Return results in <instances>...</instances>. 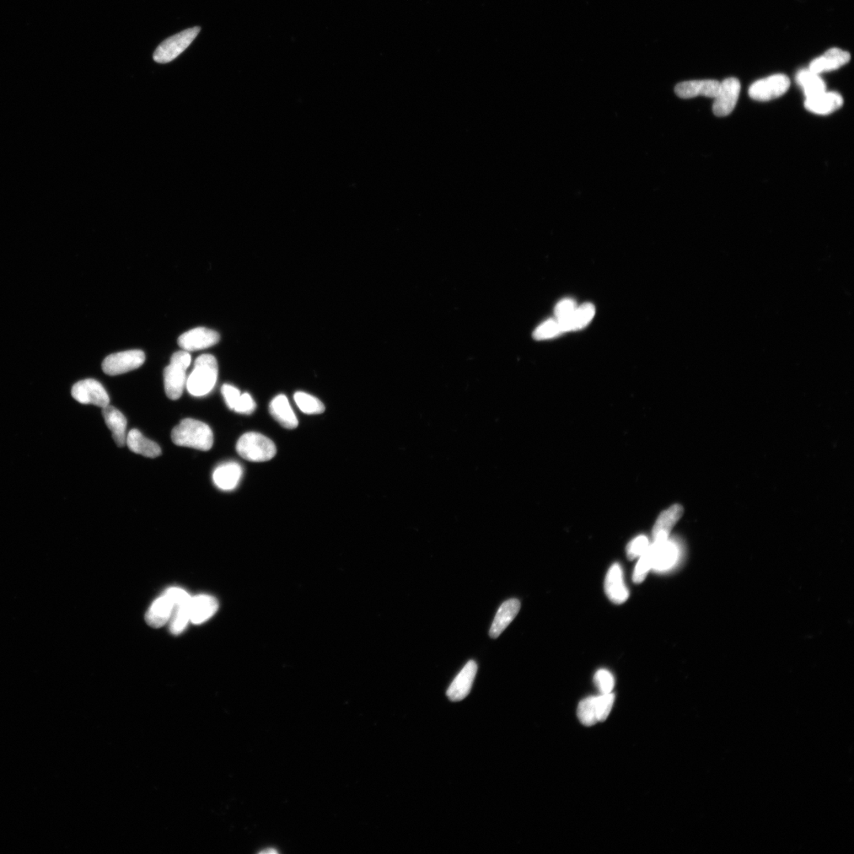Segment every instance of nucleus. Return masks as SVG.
I'll return each mask as SVG.
<instances>
[{"label":"nucleus","mask_w":854,"mask_h":854,"mask_svg":"<svg viewBox=\"0 0 854 854\" xmlns=\"http://www.w3.org/2000/svg\"><path fill=\"white\" fill-rule=\"evenodd\" d=\"M219 340L217 332L206 327H196L182 334L179 345L185 352H196L216 345Z\"/></svg>","instance_id":"obj_11"},{"label":"nucleus","mask_w":854,"mask_h":854,"mask_svg":"<svg viewBox=\"0 0 854 854\" xmlns=\"http://www.w3.org/2000/svg\"><path fill=\"white\" fill-rule=\"evenodd\" d=\"M190 354L185 351L173 354L170 364L164 370V385L168 398L176 400L181 398L186 386V372L191 363Z\"/></svg>","instance_id":"obj_3"},{"label":"nucleus","mask_w":854,"mask_h":854,"mask_svg":"<svg viewBox=\"0 0 854 854\" xmlns=\"http://www.w3.org/2000/svg\"><path fill=\"white\" fill-rule=\"evenodd\" d=\"M236 449L241 458L251 462L268 461L276 454V445L272 440L256 432L243 434L239 438Z\"/></svg>","instance_id":"obj_4"},{"label":"nucleus","mask_w":854,"mask_h":854,"mask_svg":"<svg viewBox=\"0 0 854 854\" xmlns=\"http://www.w3.org/2000/svg\"><path fill=\"white\" fill-rule=\"evenodd\" d=\"M201 28L187 29L165 40L154 53V61L159 63H167L175 60L195 40L201 32Z\"/></svg>","instance_id":"obj_5"},{"label":"nucleus","mask_w":854,"mask_h":854,"mask_svg":"<svg viewBox=\"0 0 854 854\" xmlns=\"http://www.w3.org/2000/svg\"><path fill=\"white\" fill-rule=\"evenodd\" d=\"M740 89L739 80L733 77L720 83L719 91L713 105L714 115L723 117L731 114L738 104Z\"/></svg>","instance_id":"obj_10"},{"label":"nucleus","mask_w":854,"mask_h":854,"mask_svg":"<svg viewBox=\"0 0 854 854\" xmlns=\"http://www.w3.org/2000/svg\"><path fill=\"white\" fill-rule=\"evenodd\" d=\"M520 609V602L518 600L510 599L505 601L494 619L490 632H489L491 638L496 639L500 636L518 616Z\"/></svg>","instance_id":"obj_19"},{"label":"nucleus","mask_w":854,"mask_h":854,"mask_svg":"<svg viewBox=\"0 0 854 854\" xmlns=\"http://www.w3.org/2000/svg\"><path fill=\"white\" fill-rule=\"evenodd\" d=\"M789 87L791 80L787 75L776 74L755 82L749 88V94L753 100L768 101L786 94Z\"/></svg>","instance_id":"obj_6"},{"label":"nucleus","mask_w":854,"mask_h":854,"mask_svg":"<svg viewBox=\"0 0 854 854\" xmlns=\"http://www.w3.org/2000/svg\"><path fill=\"white\" fill-rule=\"evenodd\" d=\"M648 553L654 571H667L678 561V547L669 539L654 541L653 545H649Z\"/></svg>","instance_id":"obj_12"},{"label":"nucleus","mask_w":854,"mask_h":854,"mask_svg":"<svg viewBox=\"0 0 854 854\" xmlns=\"http://www.w3.org/2000/svg\"><path fill=\"white\" fill-rule=\"evenodd\" d=\"M294 399L299 409L307 415H319L325 411L323 403L316 397L303 393V392H298L295 394Z\"/></svg>","instance_id":"obj_28"},{"label":"nucleus","mask_w":854,"mask_h":854,"mask_svg":"<svg viewBox=\"0 0 854 854\" xmlns=\"http://www.w3.org/2000/svg\"><path fill=\"white\" fill-rule=\"evenodd\" d=\"M173 608V600L165 592L150 606L146 616L148 624L154 628L163 627L170 620Z\"/></svg>","instance_id":"obj_24"},{"label":"nucleus","mask_w":854,"mask_h":854,"mask_svg":"<svg viewBox=\"0 0 854 854\" xmlns=\"http://www.w3.org/2000/svg\"><path fill=\"white\" fill-rule=\"evenodd\" d=\"M720 88V82L713 79L692 80L675 85V93L681 99H689L698 96L715 98Z\"/></svg>","instance_id":"obj_14"},{"label":"nucleus","mask_w":854,"mask_h":854,"mask_svg":"<svg viewBox=\"0 0 854 854\" xmlns=\"http://www.w3.org/2000/svg\"><path fill=\"white\" fill-rule=\"evenodd\" d=\"M851 60L850 52L839 48H831L824 55L811 62L809 70L817 74L835 71L846 65Z\"/></svg>","instance_id":"obj_15"},{"label":"nucleus","mask_w":854,"mask_h":854,"mask_svg":"<svg viewBox=\"0 0 854 854\" xmlns=\"http://www.w3.org/2000/svg\"><path fill=\"white\" fill-rule=\"evenodd\" d=\"M173 600L174 608L170 618V631L174 635H179L185 629L187 622L190 621V601L192 598L185 590L180 588H170L165 591Z\"/></svg>","instance_id":"obj_7"},{"label":"nucleus","mask_w":854,"mask_h":854,"mask_svg":"<svg viewBox=\"0 0 854 854\" xmlns=\"http://www.w3.org/2000/svg\"><path fill=\"white\" fill-rule=\"evenodd\" d=\"M126 443L132 452L146 458H155L162 454V449L157 443L145 438L141 431L133 429L128 433Z\"/></svg>","instance_id":"obj_25"},{"label":"nucleus","mask_w":854,"mask_h":854,"mask_svg":"<svg viewBox=\"0 0 854 854\" xmlns=\"http://www.w3.org/2000/svg\"><path fill=\"white\" fill-rule=\"evenodd\" d=\"M578 717L584 726H592L598 722L595 696L584 698L578 707Z\"/></svg>","instance_id":"obj_29"},{"label":"nucleus","mask_w":854,"mask_h":854,"mask_svg":"<svg viewBox=\"0 0 854 854\" xmlns=\"http://www.w3.org/2000/svg\"><path fill=\"white\" fill-rule=\"evenodd\" d=\"M652 569L651 556L648 551L639 558V560L633 574V581L636 584L642 583L646 579L648 573Z\"/></svg>","instance_id":"obj_34"},{"label":"nucleus","mask_w":854,"mask_h":854,"mask_svg":"<svg viewBox=\"0 0 854 854\" xmlns=\"http://www.w3.org/2000/svg\"><path fill=\"white\" fill-rule=\"evenodd\" d=\"M649 541L646 536H639L629 542L627 547V554L630 560L640 558L649 547Z\"/></svg>","instance_id":"obj_33"},{"label":"nucleus","mask_w":854,"mask_h":854,"mask_svg":"<svg viewBox=\"0 0 854 854\" xmlns=\"http://www.w3.org/2000/svg\"><path fill=\"white\" fill-rule=\"evenodd\" d=\"M562 334L560 325L556 320H549L540 325L533 332V338L536 340H549L551 338Z\"/></svg>","instance_id":"obj_31"},{"label":"nucleus","mask_w":854,"mask_h":854,"mask_svg":"<svg viewBox=\"0 0 854 854\" xmlns=\"http://www.w3.org/2000/svg\"><path fill=\"white\" fill-rule=\"evenodd\" d=\"M797 83L804 91L805 98H811L826 91V83L820 74L804 69L797 74Z\"/></svg>","instance_id":"obj_27"},{"label":"nucleus","mask_w":854,"mask_h":854,"mask_svg":"<svg viewBox=\"0 0 854 854\" xmlns=\"http://www.w3.org/2000/svg\"><path fill=\"white\" fill-rule=\"evenodd\" d=\"M614 702L615 695L612 692L609 693V694H601L600 696L595 697L598 722H604L608 718L612 706L614 705Z\"/></svg>","instance_id":"obj_30"},{"label":"nucleus","mask_w":854,"mask_h":854,"mask_svg":"<svg viewBox=\"0 0 854 854\" xmlns=\"http://www.w3.org/2000/svg\"><path fill=\"white\" fill-rule=\"evenodd\" d=\"M843 105L842 96L837 92H826L807 98L804 101L806 110L815 114L828 115Z\"/></svg>","instance_id":"obj_17"},{"label":"nucleus","mask_w":854,"mask_h":854,"mask_svg":"<svg viewBox=\"0 0 854 854\" xmlns=\"http://www.w3.org/2000/svg\"><path fill=\"white\" fill-rule=\"evenodd\" d=\"M218 374L217 360L212 354H203L195 362L186 387L189 393L194 396H203L211 393L216 384Z\"/></svg>","instance_id":"obj_2"},{"label":"nucleus","mask_w":854,"mask_h":854,"mask_svg":"<svg viewBox=\"0 0 854 854\" xmlns=\"http://www.w3.org/2000/svg\"><path fill=\"white\" fill-rule=\"evenodd\" d=\"M577 308V305L572 299H564L556 306L555 315L557 321L565 320L571 316Z\"/></svg>","instance_id":"obj_35"},{"label":"nucleus","mask_w":854,"mask_h":854,"mask_svg":"<svg viewBox=\"0 0 854 854\" xmlns=\"http://www.w3.org/2000/svg\"><path fill=\"white\" fill-rule=\"evenodd\" d=\"M172 441L179 447L208 451L213 447L214 435L212 429L201 421L185 418L174 428Z\"/></svg>","instance_id":"obj_1"},{"label":"nucleus","mask_w":854,"mask_h":854,"mask_svg":"<svg viewBox=\"0 0 854 854\" xmlns=\"http://www.w3.org/2000/svg\"><path fill=\"white\" fill-rule=\"evenodd\" d=\"M243 476V468L236 462L223 464L214 470L213 481L223 491H232L237 487Z\"/></svg>","instance_id":"obj_20"},{"label":"nucleus","mask_w":854,"mask_h":854,"mask_svg":"<svg viewBox=\"0 0 854 854\" xmlns=\"http://www.w3.org/2000/svg\"><path fill=\"white\" fill-rule=\"evenodd\" d=\"M477 664L474 660H469L460 671V673L451 684L447 695L453 702L463 700L469 695L477 673Z\"/></svg>","instance_id":"obj_13"},{"label":"nucleus","mask_w":854,"mask_h":854,"mask_svg":"<svg viewBox=\"0 0 854 854\" xmlns=\"http://www.w3.org/2000/svg\"><path fill=\"white\" fill-rule=\"evenodd\" d=\"M594 684L601 694H609L615 687V679L609 671L600 669L594 675Z\"/></svg>","instance_id":"obj_32"},{"label":"nucleus","mask_w":854,"mask_h":854,"mask_svg":"<svg viewBox=\"0 0 854 854\" xmlns=\"http://www.w3.org/2000/svg\"><path fill=\"white\" fill-rule=\"evenodd\" d=\"M102 414L117 447H125L127 439V420L125 416L116 407L110 405L102 408Z\"/></svg>","instance_id":"obj_22"},{"label":"nucleus","mask_w":854,"mask_h":854,"mask_svg":"<svg viewBox=\"0 0 854 854\" xmlns=\"http://www.w3.org/2000/svg\"><path fill=\"white\" fill-rule=\"evenodd\" d=\"M73 398L83 405H93L103 408L110 405V396L104 387L94 379L79 381L72 387Z\"/></svg>","instance_id":"obj_9"},{"label":"nucleus","mask_w":854,"mask_h":854,"mask_svg":"<svg viewBox=\"0 0 854 854\" xmlns=\"http://www.w3.org/2000/svg\"><path fill=\"white\" fill-rule=\"evenodd\" d=\"M218 609V600L209 595H199L190 601V621L201 624L210 619Z\"/></svg>","instance_id":"obj_21"},{"label":"nucleus","mask_w":854,"mask_h":854,"mask_svg":"<svg viewBox=\"0 0 854 854\" xmlns=\"http://www.w3.org/2000/svg\"><path fill=\"white\" fill-rule=\"evenodd\" d=\"M594 315V305L590 303H585L581 306H577L576 310L567 319L562 321L556 320L560 327L562 333H563L583 329L593 320Z\"/></svg>","instance_id":"obj_26"},{"label":"nucleus","mask_w":854,"mask_h":854,"mask_svg":"<svg viewBox=\"0 0 854 854\" xmlns=\"http://www.w3.org/2000/svg\"><path fill=\"white\" fill-rule=\"evenodd\" d=\"M145 362V354L142 351L132 350L110 354L102 363L103 372L110 376H116L132 372L142 366Z\"/></svg>","instance_id":"obj_8"},{"label":"nucleus","mask_w":854,"mask_h":854,"mask_svg":"<svg viewBox=\"0 0 854 854\" xmlns=\"http://www.w3.org/2000/svg\"><path fill=\"white\" fill-rule=\"evenodd\" d=\"M684 514V508L675 504L660 514L653 529L654 541H663L669 538L671 531L678 522Z\"/></svg>","instance_id":"obj_18"},{"label":"nucleus","mask_w":854,"mask_h":854,"mask_svg":"<svg viewBox=\"0 0 854 854\" xmlns=\"http://www.w3.org/2000/svg\"><path fill=\"white\" fill-rule=\"evenodd\" d=\"M222 394L224 397L225 404H227L230 410L234 411V407L237 405L241 395L240 391L237 388H235L234 386L224 385L222 389Z\"/></svg>","instance_id":"obj_36"},{"label":"nucleus","mask_w":854,"mask_h":854,"mask_svg":"<svg viewBox=\"0 0 854 854\" xmlns=\"http://www.w3.org/2000/svg\"><path fill=\"white\" fill-rule=\"evenodd\" d=\"M256 403L249 394H243L241 395L240 399L237 405L235 406L234 411L244 415H250L256 409Z\"/></svg>","instance_id":"obj_37"},{"label":"nucleus","mask_w":854,"mask_h":854,"mask_svg":"<svg viewBox=\"0 0 854 854\" xmlns=\"http://www.w3.org/2000/svg\"><path fill=\"white\" fill-rule=\"evenodd\" d=\"M604 590L607 597L616 604H624L629 598V592L624 581V573L619 564H613L607 573Z\"/></svg>","instance_id":"obj_16"},{"label":"nucleus","mask_w":854,"mask_h":854,"mask_svg":"<svg viewBox=\"0 0 854 854\" xmlns=\"http://www.w3.org/2000/svg\"><path fill=\"white\" fill-rule=\"evenodd\" d=\"M270 411L273 418L284 428L293 429L298 427V418L286 396L281 394L275 397L271 402Z\"/></svg>","instance_id":"obj_23"}]
</instances>
